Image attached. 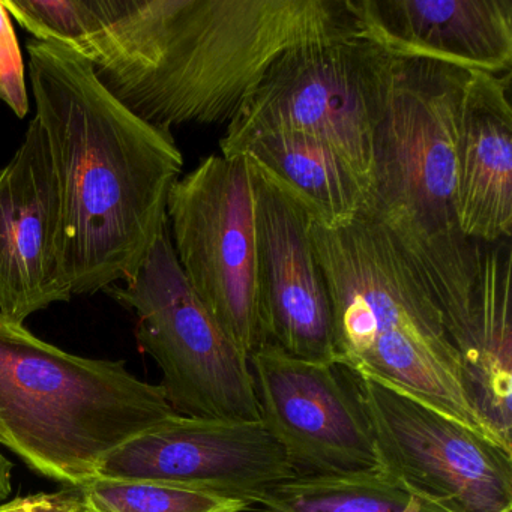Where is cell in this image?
Listing matches in <instances>:
<instances>
[{"instance_id":"6da1fadb","label":"cell","mask_w":512,"mask_h":512,"mask_svg":"<svg viewBox=\"0 0 512 512\" xmlns=\"http://www.w3.org/2000/svg\"><path fill=\"white\" fill-rule=\"evenodd\" d=\"M353 34L347 0H86L73 50L119 103L172 131L229 125L278 56Z\"/></svg>"},{"instance_id":"7a4b0ae2","label":"cell","mask_w":512,"mask_h":512,"mask_svg":"<svg viewBox=\"0 0 512 512\" xmlns=\"http://www.w3.org/2000/svg\"><path fill=\"white\" fill-rule=\"evenodd\" d=\"M26 50L61 203L59 271L73 296L106 292L154 247L184 157L170 131L104 88L85 56L37 40Z\"/></svg>"},{"instance_id":"3957f363","label":"cell","mask_w":512,"mask_h":512,"mask_svg":"<svg viewBox=\"0 0 512 512\" xmlns=\"http://www.w3.org/2000/svg\"><path fill=\"white\" fill-rule=\"evenodd\" d=\"M469 74L430 59L394 58L364 211L427 284L455 352L469 332L484 248L463 235L457 217L455 152Z\"/></svg>"},{"instance_id":"277c9868","label":"cell","mask_w":512,"mask_h":512,"mask_svg":"<svg viewBox=\"0 0 512 512\" xmlns=\"http://www.w3.org/2000/svg\"><path fill=\"white\" fill-rule=\"evenodd\" d=\"M311 239L331 298L338 367L397 386L487 436L439 305L391 236L361 214L338 229L313 221Z\"/></svg>"},{"instance_id":"5b68a950","label":"cell","mask_w":512,"mask_h":512,"mask_svg":"<svg viewBox=\"0 0 512 512\" xmlns=\"http://www.w3.org/2000/svg\"><path fill=\"white\" fill-rule=\"evenodd\" d=\"M173 413L125 362L73 355L0 317V445L35 473L82 487L109 452Z\"/></svg>"},{"instance_id":"8992f818","label":"cell","mask_w":512,"mask_h":512,"mask_svg":"<svg viewBox=\"0 0 512 512\" xmlns=\"http://www.w3.org/2000/svg\"><path fill=\"white\" fill-rule=\"evenodd\" d=\"M394 56L358 34L301 44L278 56L221 139V155L274 133H302L337 149L370 185L374 134L388 103Z\"/></svg>"},{"instance_id":"52a82bcc","label":"cell","mask_w":512,"mask_h":512,"mask_svg":"<svg viewBox=\"0 0 512 512\" xmlns=\"http://www.w3.org/2000/svg\"><path fill=\"white\" fill-rule=\"evenodd\" d=\"M106 293L136 314L137 343L161 368L160 386L173 412L262 421L250 359L191 289L176 259L169 223L140 268Z\"/></svg>"},{"instance_id":"ba28073f","label":"cell","mask_w":512,"mask_h":512,"mask_svg":"<svg viewBox=\"0 0 512 512\" xmlns=\"http://www.w3.org/2000/svg\"><path fill=\"white\" fill-rule=\"evenodd\" d=\"M167 223L197 298L250 358L265 344L257 301L256 223L247 157L209 155L173 184Z\"/></svg>"},{"instance_id":"9c48e42d","label":"cell","mask_w":512,"mask_h":512,"mask_svg":"<svg viewBox=\"0 0 512 512\" xmlns=\"http://www.w3.org/2000/svg\"><path fill=\"white\" fill-rule=\"evenodd\" d=\"M383 467L458 512H512V452L427 401L352 374Z\"/></svg>"},{"instance_id":"30bf717a","label":"cell","mask_w":512,"mask_h":512,"mask_svg":"<svg viewBox=\"0 0 512 512\" xmlns=\"http://www.w3.org/2000/svg\"><path fill=\"white\" fill-rule=\"evenodd\" d=\"M248 359L260 419L296 475L382 469L358 392L338 377V365L295 358L271 343Z\"/></svg>"},{"instance_id":"8fae6325","label":"cell","mask_w":512,"mask_h":512,"mask_svg":"<svg viewBox=\"0 0 512 512\" xmlns=\"http://www.w3.org/2000/svg\"><path fill=\"white\" fill-rule=\"evenodd\" d=\"M296 472L262 421L173 413L104 457L97 476L161 482L244 500Z\"/></svg>"},{"instance_id":"7c38bea8","label":"cell","mask_w":512,"mask_h":512,"mask_svg":"<svg viewBox=\"0 0 512 512\" xmlns=\"http://www.w3.org/2000/svg\"><path fill=\"white\" fill-rule=\"evenodd\" d=\"M247 161L256 223L257 301L265 343L295 358L337 365L331 298L311 239L313 214L250 157Z\"/></svg>"},{"instance_id":"4fadbf2b","label":"cell","mask_w":512,"mask_h":512,"mask_svg":"<svg viewBox=\"0 0 512 512\" xmlns=\"http://www.w3.org/2000/svg\"><path fill=\"white\" fill-rule=\"evenodd\" d=\"M58 184L46 136L32 119L0 169V317L26 319L71 295L59 271Z\"/></svg>"},{"instance_id":"5bb4252c","label":"cell","mask_w":512,"mask_h":512,"mask_svg":"<svg viewBox=\"0 0 512 512\" xmlns=\"http://www.w3.org/2000/svg\"><path fill=\"white\" fill-rule=\"evenodd\" d=\"M359 37L394 58H421L505 76L512 0H347Z\"/></svg>"},{"instance_id":"9a60e30c","label":"cell","mask_w":512,"mask_h":512,"mask_svg":"<svg viewBox=\"0 0 512 512\" xmlns=\"http://www.w3.org/2000/svg\"><path fill=\"white\" fill-rule=\"evenodd\" d=\"M511 74L470 71L458 118L457 217L466 238L509 241L512 229Z\"/></svg>"},{"instance_id":"2e32d148","label":"cell","mask_w":512,"mask_h":512,"mask_svg":"<svg viewBox=\"0 0 512 512\" xmlns=\"http://www.w3.org/2000/svg\"><path fill=\"white\" fill-rule=\"evenodd\" d=\"M512 254L509 241L484 244L478 299L458 349L464 391L485 434L512 452Z\"/></svg>"},{"instance_id":"e0dca14e","label":"cell","mask_w":512,"mask_h":512,"mask_svg":"<svg viewBox=\"0 0 512 512\" xmlns=\"http://www.w3.org/2000/svg\"><path fill=\"white\" fill-rule=\"evenodd\" d=\"M242 155L295 194L326 229L347 226L367 208V179L337 149L316 137L265 134L248 143Z\"/></svg>"},{"instance_id":"ac0fdd59","label":"cell","mask_w":512,"mask_h":512,"mask_svg":"<svg viewBox=\"0 0 512 512\" xmlns=\"http://www.w3.org/2000/svg\"><path fill=\"white\" fill-rule=\"evenodd\" d=\"M263 512H458L392 470L295 475L251 500Z\"/></svg>"},{"instance_id":"d6986e66","label":"cell","mask_w":512,"mask_h":512,"mask_svg":"<svg viewBox=\"0 0 512 512\" xmlns=\"http://www.w3.org/2000/svg\"><path fill=\"white\" fill-rule=\"evenodd\" d=\"M95 512H244V500L178 485L131 479L97 478L77 487Z\"/></svg>"},{"instance_id":"ffe728a7","label":"cell","mask_w":512,"mask_h":512,"mask_svg":"<svg viewBox=\"0 0 512 512\" xmlns=\"http://www.w3.org/2000/svg\"><path fill=\"white\" fill-rule=\"evenodd\" d=\"M0 101L7 104L19 119L29 113V94L26 88L25 61L13 20L0 2Z\"/></svg>"},{"instance_id":"44dd1931","label":"cell","mask_w":512,"mask_h":512,"mask_svg":"<svg viewBox=\"0 0 512 512\" xmlns=\"http://www.w3.org/2000/svg\"><path fill=\"white\" fill-rule=\"evenodd\" d=\"M83 508L79 488H65L58 493H40L17 497L0 505V512H80Z\"/></svg>"},{"instance_id":"7402d4cb","label":"cell","mask_w":512,"mask_h":512,"mask_svg":"<svg viewBox=\"0 0 512 512\" xmlns=\"http://www.w3.org/2000/svg\"><path fill=\"white\" fill-rule=\"evenodd\" d=\"M13 469V463L0 452V500L8 499L13 490V484H11Z\"/></svg>"},{"instance_id":"603a6c76","label":"cell","mask_w":512,"mask_h":512,"mask_svg":"<svg viewBox=\"0 0 512 512\" xmlns=\"http://www.w3.org/2000/svg\"><path fill=\"white\" fill-rule=\"evenodd\" d=\"M80 512H95V511H92V509H89L88 506L85 505V503H83V508H82V511Z\"/></svg>"}]
</instances>
